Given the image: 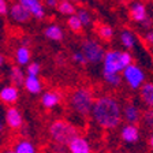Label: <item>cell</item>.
<instances>
[{"instance_id": "cell-1", "label": "cell", "mask_w": 153, "mask_h": 153, "mask_svg": "<svg viewBox=\"0 0 153 153\" xmlns=\"http://www.w3.org/2000/svg\"><path fill=\"white\" fill-rule=\"evenodd\" d=\"M90 115L100 127L114 130L122 122V105L114 96H99L93 101Z\"/></svg>"}, {"instance_id": "cell-2", "label": "cell", "mask_w": 153, "mask_h": 153, "mask_svg": "<svg viewBox=\"0 0 153 153\" xmlns=\"http://www.w3.org/2000/svg\"><path fill=\"white\" fill-rule=\"evenodd\" d=\"M102 71L104 73L120 74L130 63H133V55L126 49H111L105 51L102 57Z\"/></svg>"}, {"instance_id": "cell-3", "label": "cell", "mask_w": 153, "mask_h": 153, "mask_svg": "<svg viewBox=\"0 0 153 153\" xmlns=\"http://www.w3.org/2000/svg\"><path fill=\"white\" fill-rule=\"evenodd\" d=\"M93 101H94V96H93L92 90L88 88L75 89L68 99V104H70L71 109L81 118H86L90 115Z\"/></svg>"}, {"instance_id": "cell-4", "label": "cell", "mask_w": 153, "mask_h": 153, "mask_svg": "<svg viewBox=\"0 0 153 153\" xmlns=\"http://www.w3.org/2000/svg\"><path fill=\"white\" fill-rule=\"evenodd\" d=\"M49 137L53 141V143H60V145H68L74 137L78 135V128L73 123L63 119H57L53 123H51L49 128Z\"/></svg>"}, {"instance_id": "cell-5", "label": "cell", "mask_w": 153, "mask_h": 153, "mask_svg": "<svg viewBox=\"0 0 153 153\" xmlns=\"http://www.w3.org/2000/svg\"><path fill=\"white\" fill-rule=\"evenodd\" d=\"M81 52L85 56L86 62L90 64H100L102 62L105 49L94 38H85L81 44Z\"/></svg>"}, {"instance_id": "cell-6", "label": "cell", "mask_w": 153, "mask_h": 153, "mask_svg": "<svg viewBox=\"0 0 153 153\" xmlns=\"http://www.w3.org/2000/svg\"><path fill=\"white\" fill-rule=\"evenodd\" d=\"M122 79L127 83V86L133 90H138L143 82L146 81V74L138 64L130 63L123 71L120 73Z\"/></svg>"}, {"instance_id": "cell-7", "label": "cell", "mask_w": 153, "mask_h": 153, "mask_svg": "<svg viewBox=\"0 0 153 153\" xmlns=\"http://www.w3.org/2000/svg\"><path fill=\"white\" fill-rule=\"evenodd\" d=\"M4 124L11 130H18L23 126V116L15 105H8L4 112Z\"/></svg>"}, {"instance_id": "cell-8", "label": "cell", "mask_w": 153, "mask_h": 153, "mask_svg": "<svg viewBox=\"0 0 153 153\" xmlns=\"http://www.w3.org/2000/svg\"><path fill=\"white\" fill-rule=\"evenodd\" d=\"M7 15L10 16V19L13 22L18 23V25H23V23H27L30 19H32V15L29 13L27 10L22 6L21 3H14V4H10V8H8V14Z\"/></svg>"}, {"instance_id": "cell-9", "label": "cell", "mask_w": 153, "mask_h": 153, "mask_svg": "<svg viewBox=\"0 0 153 153\" xmlns=\"http://www.w3.org/2000/svg\"><path fill=\"white\" fill-rule=\"evenodd\" d=\"M18 3H21L26 10H27L32 18H36L38 21L45 18L47 13H45V7L42 4L41 0H18Z\"/></svg>"}, {"instance_id": "cell-10", "label": "cell", "mask_w": 153, "mask_h": 153, "mask_svg": "<svg viewBox=\"0 0 153 153\" xmlns=\"http://www.w3.org/2000/svg\"><path fill=\"white\" fill-rule=\"evenodd\" d=\"M141 108L134 102H127L122 108V119H124L126 123L138 124L141 120Z\"/></svg>"}, {"instance_id": "cell-11", "label": "cell", "mask_w": 153, "mask_h": 153, "mask_svg": "<svg viewBox=\"0 0 153 153\" xmlns=\"http://www.w3.org/2000/svg\"><path fill=\"white\" fill-rule=\"evenodd\" d=\"M67 149H68V153H93L90 142L85 137H81L79 134L68 142Z\"/></svg>"}, {"instance_id": "cell-12", "label": "cell", "mask_w": 153, "mask_h": 153, "mask_svg": "<svg viewBox=\"0 0 153 153\" xmlns=\"http://www.w3.org/2000/svg\"><path fill=\"white\" fill-rule=\"evenodd\" d=\"M19 100V89L15 85L10 83L0 89V101L6 105H15Z\"/></svg>"}, {"instance_id": "cell-13", "label": "cell", "mask_w": 153, "mask_h": 153, "mask_svg": "<svg viewBox=\"0 0 153 153\" xmlns=\"http://www.w3.org/2000/svg\"><path fill=\"white\" fill-rule=\"evenodd\" d=\"M120 140L126 143H135L140 141V127L137 124L126 123L120 128Z\"/></svg>"}, {"instance_id": "cell-14", "label": "cell", "mask_w": 153, "mask_h": 153, "mask_svg": "<svg viewBox=\"0 0 153 153\" xmlns=\"http://www.w3.org/2000/svg\"><path fill=\"white\" fill-rule=\"evenodd\" d=\"M119 41L123 45V49L130 51L137 47V36L130 29H122L119 33Z\"/></svg>"}, {"instance_id": "cell-15", "label": "cell", "mask_w": 153, "mask_h": 153, "mask_svg": "<svg viewBox=\"0 0 153 153\" xmlns=\"http://www.w3.org/2000/svg\"><path fill=\"white\" fill-rule=\"evenodd\" d=\"M23 88L30 94H40L42 92V82L38 75H26L23 81Z\"/></svg>"}, {"instance_id": "cell-16", "label": "cell", "mask_w": 153, "mask_h": 153, "mask_svg": "<svg viewBox=\"0 0 153 153\" xmlns=\"http://www.w3.org/2000/svg\"><path fill=\"white\" fill-rule=\"evenodd\" d=\"M140 97L141 101L146 105L148 108L153 109V82H143V85L140 89Z\"/></svg>"}, {"instance_id": "cell-17", "label": "cell", "mask_w": 153, "mask_h": 153, "mask_svg": "<svg viewBox=\"0 0 153 153\" xmlns=\"http://www.w3.org/2000/svg\"><path fill=\"white\" fill-rule=\"evenodd\" d=\"M130 16H131V19H133L134 22H138V23H141L142 21H145V19L148 18L146 6H145L143 3H140V1L133 3L131 7H130Z\"/></svg>"}, {"instance_id": "cell-18", "label": "cell", "mask_w": 153, "mask_h": 153, "mask_svg": "<svg viewBox=\"0 0 153 153\" xmlns=\"http://www.w3.org/2000/svg\"><path fill=\"white\" fill-rule=\"evenodd\" d=\"M60 102V94L56 92H45L41 96V105L47 109H52Z\"/></svg>"}, {"instance_id": "cell-19", "label": "cell", "mask_w": 153, "mask_h": 153, "mask_svg": "<svg viewBox=\"0 0 153 153\" xmlns=\"http://www.w3.org/2000/svg\"><path fill=\"white\" fill-rule=\"evenodd\" d=\"M25 76H26L25 71H23L19 66H13L11 68H10L8 79H10V82L13 83V85H15L16 88H19V86H23Z\"/></svg>"}, {"instance_id": "cell-20", "label": "cell", "mask_w": 153, "mask_h": 153, "mask_svg": "<svg viewBox=\"0 0 153 153\" xmlns=\"http://www.w3.org/2000/svg\"><path fill=\"white\" fill-rule=\"evenodd\" d=\"M14 57H15L16 66H26L32 59V52H30L29 47L21 45L15 49V56Z\"/></svg>"}, {"instance_id": "cell-21", "label": "cell", "mask_w": 153, "mask_h": 153, "mask_svg": "<svg viewBox=\"0 0 153 153\" xmlns=\"http://www.w3.org/2000/svg\"><path fill=\"white\" fill-rule=\"evenodd\" d=\"M44 36L51 41H62L64 37V32L59 25H48L44 29Z\"/></svg>"}, {"instance_id": "cell-22", "label": "cell", "mask_w": 153, "mask_h": 153, "mask_svg": "<svg viewBox=\"0 0 153 153\" xmlns=\"http://www.w3.org/2000/svg\"><path fill=\"white\" fill-rule=\"evenodd\" d=\"M14 153H37V148L30 140H19L13 148Z\"/></svg>"}, {"instance_id": "cell-23", "label": "cell", "mask_w": 153, "mask_h": 153, "mask_svg": "<svg viewBox=\"0 0 153 153\" xmlns=\"http://www.w3.org/2000/svg\"><path fill=\"white\" fill-rule=\"evenodd\" d=\"M102 78H104V82L111 88H119L123 82L122 75L118 73H104L102 71Z\"/></svg>"}, {"instance_id": "cell-24", "label": "cell", "mask_w": 153, "mask_h": 153, "mask_svg": "<svg viewBox=\"0 0 153 153\" xmlns=\"http://www.w3.org/2000/svg\"><path fill=\"white\" fill-rule=\"evenodd\" d=\"M57 10H59V13L62 14V15H73V14H75V10L76 7L74 6L73 1H70V0H59V3H57Z\"/></svg>"}, {"instance_id": "cell-25", "label": "cell", "mask_w": 153, "mask_h": 153, "mask_svg": "<svg viewBox=\"0 0 153 153\" xmlns=\"http://www.w3.org/2000/svg\"><path fill=\"white\" fill-rule=\"evenodd\" d=\"M75 15L78 16V19H79V22L82 23L83 27L92 26L93 18H92V13L90 11H88L86 8H78V10H75Z\"/></svg>"}, {"instance_id": "cell-26", "label": "cell", "mask_w": 153, "mask_h": 153, "mask_svg": "<svg viewBox=\"0 0 153 153\" xmlns=\"http://www.w3.org/2000/svg\"><path fill=\"white\" fill-rule=\"evenodd\" d=\"M97 34H99V37L101 38V40H104V41H111L115 36V32L111 26L101 25V26H99V29H97Z\"/></svg>"}, {"instance_id": "cell-27", "label": "cell", "mask_w": 153, "mask_h": 153, "mask_svg": "<svg viewBox=\"0 0 153 153\" xmlns=\"http://www.w3.org/2000/svg\"><path fill=\"white\" fill-rule=\"evenodd\" d=\"M140 123H142V126L143 127H146L148 130L153 131V109L148 108L146 111L141 115Z\"/></svg>"}, {"instance_id": "cell-28", "label": "cell", "mask_w": 153, "mask_h": 153, "mask_svg": "<svg viewBox=\"0 0 153 153\" xmlns=\"http://www.w3.org/2000/svg\"><path fill=\"white\" fill-rule=\"evenodd\" d=\"M67 26L73 30V32L75 33H79L81 30L83 29L82 23L79 22V19H78V16L75 15V14H73V15H68V18H67Z\"/></svg>"}, {"instance_id": "cell-29", "label": "cell", "mask_w": 153, "mask_h": 153, "mask_svg": "<svg viewBox=\"0 0 153 153\" xmlns=\"http://www.w3.org/2000/svg\"><path fill=\"white\" fill-rule=\"evenodd\" d=\"M41 73V64L38 62H29L26 64V75H40Z\"/></svg>"}, {"instance_id": "cell-30", "label": "cell", "mask_w": 153, "mask_h": 153, "mask_svg": "<svg viewBox=\"0 0 153 153\" xmlns=\"http://www.w3.org/2000/svg\"><path fill=\"white\" fill-rule=\"evenodd\" d=\"M73 60L75 62L76 64H81V66H86V64H88V62H86V59H85V56H83L82 55V52L81 51H75L73 53Z\"/></svg>"}, {"instance_id": "cell-31", "label": "cell", "mask_w": 153, "mask_h": 153, "mask_svg": "<svg viewBox=\"0 0 153 153\" xmlns=\"http://www.w3.org/2000/svg\"><path fill=\"white\" fill-rule=\"evenodd\" d=\"M10 3L8 0H0V16H6L8 14Z\"/></svg>"}, {"instance_id": "cell-32", "label": "cell", "mask_w": 153, "mask_h": 153, "mask_svg": "<svg viewBox=\"0 0 153 153\" xmlns=\"http://www.w3.org/2000/svg\"><path fill=\"white\" fill-rule=\"evenodd\" d=\"M59 0H44V7H48V8H56Z\"/></svg>"}, {"instance_id": "cell-33", "label": "cell", "mask_w": 153, "mask_h": 153, "mask_svg": "<svg viewBox=\"0 0 153 153\" xmlns=\"http://www.w3.org/2000/svg\"><path fill=\"white\" fill-rule=\"evenodd\" d=\"M145 41L149 45H153V30L152 29L146 30V33H145Z\"/></svg>"}, {"instance_id": "cell-34", "label": "cell", "mask_w": 153, "mask_h": 153, "mask_svg": "<svg viewBox=\"0 0 153 153\" xmlns=\"http://www.w3.org/2000/svg\"><path fill=\"white\" fill-rule=\"evenodd\" d=\"M140 25L142 26L143 29H146V30H149V29L152 27V25H153V23H152V19H150L149 16H148V18L145 19V21H142V22H141Z\"/></svg>"}, {"instance_id": "cell-35", "label": "cell", "mask_w": 153, "mask_h": 153, "mask_svg": "<svg viewBox=\"0 0 153 153\" xmlns=\"http://www.w3.org/2000/svg\"><path fill=\"white\" fill-rule=\"evenodd\" d=\"M4 63H6V57H4L3 55L0 53V68H1V67L4 66Z\"/></svg>"}, {"instance_id": "cell-36", "label": "cell", "mask_w": 153, "mask_h": 153, "mask_svg": "<svg viewBox=\"0 0 153 153\" xmlns=\"http://www.w3.org/2000/svg\"><path fill=\"white\" fill-rule=\"evenodd\" d=\"M3 131H4V122L1 119V116H0V134H3Z\"/></svg>"}, {"instance_id": "cell-37", "label": "cell", "mask_w": 153, "mask_h": 153, "mask_svg": "<svg viewBox=\"0 0 153 153\" xmlns=\"http://www.w3.org/2000/svg\"><path fill=\"white\" fill-rule=\"evenodd\" d=\"M149 146H150V149L153 150V131H152V134H150V137H149Z\"/></svg>"}, {"instance_id": "cell-38", "label": "cell", "mask_w": 153, "mask_h": 153, "mask_svg": "<svg viewBox=\"0 0 153 153\" xmlns=\"http://www.w3.org/2000/svg\"><path fill=\"white\" fill-rule=\"evenodd\" d=\"M4 153H14V150H6Z\"/></svg>"}, {"instance_id": "cell-39", "label": "cell", "mask_w": 153, "mask_h": 153, "mask_svg": "<svg viewBox=\"0 0 153 153\" xmlns=\"http://www.w3.org/2000/svg\"><path fill=\"white\" fill-rule=\"evenodd\" d=\"M70 1H79V0H70Z\"/></svg>"}, {"instance_id": "cell-40", "label": "cell", "mask_w": 153, "mask_h": 153, "mask_svg": "<svg viewBox=\"0 0 153 153\" xmlns=\"http://www.w3.org/2000/svg\"><path fill=\"white\" fill-rule=\"evenodd\" d=\"M118 153H127V152H118Z\"/></svg>"}]
</instances>
